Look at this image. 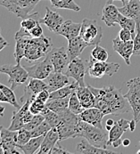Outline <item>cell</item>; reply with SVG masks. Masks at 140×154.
I'll return each mask as SVG.
<instances>
[{"label": "cell", "mask_w": 140, "mask_h": 154, "mask_svg": "<svg viewBox=\"0 0 140 154\" xmlns=\"http://www.w3.org/2000/svg\"><path fill=\"white\" fill-rule=\"evenodd\" d=\"M92 91L95 97L104 100L111 110V114L119 115L122 113H128L132 111L128 100L122 95L120 89H117L113 86L103 88H95L88 86Z\"/></svg>", "instance_id": "1"}, {"label": "cell", "mask_w": 140, "mask_h": 154, "mask_svg": "<svg viewBox=\"0 0 140 154\" xmlns=\"http://www.w3.org/2000/svg\"><path fill=\"white\" fill-rule=\"evenodd\" d=\"M58 115L60 116L61 121L57 125L56 128L59 133L60 141L79 137V123L81 121L79 116L71 112L69 109L59 113Z\"/></svg>", "instance_id": "2"}, {"label": "cell", "mask_w": 140, "mask_h": 154, "mask_svg": "<svg viewBox=\"0 0 140 154\" xmlns=\"http://www.w3.org/2000/svg\"><path fill=\"white\" fill-rule=\"evenodd\" d=\"M53 49V43L50 38L44 35L39 38H30L26 45L24 58L29 62H36L46 57Z\"/></svg>", "instance_id": "3"}, {"label": "cell", "mask_w": 140, "mask_h": 154, "mask_svg": "<svg viewBox=\"0 0 140 154\" xmlns=\"http://www.w3.org/2000/svg\"><path fill=\"white\" fill-rule=\"evenodd\" d=\"M79 137L87 139L91 144L96 147L107 149V142L109 138V133L105 132L103 128L95 127L83 120L79 123Z\"/></svg>", "instance_id": "4"}, {"label": "cell", "mask_w": 140, "mask_h": 154, "mask_svg": "<svg viewBox=\"0 0 140 154\" xmlns=\"http://www.w3.org/2000/svg\"><path fill=\"white\" fill-rule=\"evenodd\" d=\"M79 36L89 45H97L103 38L102 27L96 21L85 18L81 23Z\"/></svg>", "instance_id": "5"}, {"label": "cell", "mask_w": 140, "mask_h": 154, "mask_svg": "<svg viewBox=\"0 0 140 154\" xmlns=\"http://www.w3.org/2000/svg\"><path fill=\"white\" fill-rule=\"evenodd\" d=\"M0 72L5 73L8 76V83L10 84L13 90L23 84H25L30 78L25 67L22 66L21 63H16L15 65H1Z\"/></svg>", "instance_id": "6"}, {"label": "cell", "mask_w": 140, "mask_h": 154, "mask_svg": "<svg viewBox=\"0 0 140 154\" xmlns=\"http://www.w3.org/2000/svg\"><path fill=\"white\" fill-rule=\"evenodd\" d=\"M120 69V64L115 63H107L97 61L90 55L88 65V73L90 78L101 79L104 75L112 77Z\"/></svg>", "instance_id": "7"}, {"label": "cell", "mask_w": 140, "mask_h": 154, "mask_svg": "<svg viewBox=\"0 0 140 154\" xmlns=\"http://www.w3.org/2000/svg\"><path fill=\"white\" fill-rule=\"evenodd\" d=\"M126 85L129 90L124 96L129 103L133 117L137 120L140 113V77L129 79L126 82Z\"/></svg>", "instance_id": "8"}, {"label": "cell", "mask_w": 140, "mask_h": 154, "mask_svg": "<svg viewBox=\"0 0 140 154\" xmlns=\"http://www.w3.org/2000/svg\"><path fill=\"white\" fill-rule=\"evenodd\" d=\"M88 65L89 61H85L79 56L70 61L66 71L64 73L68 77L74 79L80 87H86L85 74L88 71Z\"/></svg>", "instance_id": "9"}, {"label": "cell", "mask_w": 140, "mask_h": 154, "mask_svg": "<svg viewBox=\"0 0 140 154\" xmlns=\"http://www.w3.org/2000/svg\"><path fill=\"white\" fill-rule=\"evenodd\" d=\"M47 56L50 59L54 66V70L56 72H64V69L70 62L68 50L65 47H53Z\"/></svg>", "instance_id": "10"}, {"label": "cell", "mask_w": 140, "mask_h": 154, "mask_svg": "<svg viewBox=\"0 0 140 154\" xmlns=\"http://www.w3.org/2000/svg\"><path fill=\"white\" fill-rule=\"evenodd\" d=\"M25 69L28 71L30 78L39 79L43 80L46 79L53 71H54V66L48 56H46L43 61L38 62L32 66L25 67Z\"/></svg>", "instance_id": "11"}, {"label": "cell", "mask_w": 140, "mask_h": 154, "mask_svg": "<svg viewBox=\"0 0 140 154\" xmlns=\"http://www.w3.org/2000/svg\"><path fill=\"white\" fill-rule=\"evenodd\" d=\"M43 90H48L47 84L45 82V80L30 78L24 89L23 94L20 98L21 103L23 104L27 101H33L37 97V95Z\"/></svg>", "instance_id": "12"}, {"label": "cell", "mask_w": 140, "mask_h": 154, "mask_svg": "<svg viewBox=\"0 0 140 154\" xmlns=\"http://www.w3.org/2000/svg\"><path fill=\"white\" fill-rule=\"evenodd\" d=\"M32 38L30 31L25 29L21 27V29L16 32L14 36L15 39V48H14V58L16 63H21L22 59L24 58L25 54V48L28 40Z\"/></svg>", "instance_id": "13"}, {"label": "cell", "mask_w": 140, "mask_h": 154, "mask_svg": "<svg viewBox=\"0 0 140 154\" xmlns=\"http://www.w3.org/2000/svg\"><path fill=\"white\" fill-rule=\"evenodd\" d=\"M2 147L5 154H20L17 148V131H12L9 128L2 127Z\"/></svg>", "instance_id": "14"}, {"label": "cell", "mask_w": 140, "mask_h": 154, "mask_svg": "<svg viewBox=\"0 0 140 154\" xmlns=\"http://www.w3.org/2000/svg\"><path fill=\"white\" fill-rule=\"evenodd\" d=\"M114 50L117 52L125 61L127 65H130V57L133 54L134 42L133 40L122 41L119 37L113 39Z\"/></svg>", "instance_id": "15"}, {"label": "cell", "mask_w": 140, "mask_h": 154, "mask_svg": "<svg viewBox=\"0 0 140 154\" xmlns=\"http://www.w3.org/2000/svg\"><path fill=\"white\" fill-rule=\"evenodd\" d=\"M119 11L121 14L133 19L137 23V31L140 30V0H128Z\"/></svg>", "instance_id": "16"}, {"label": "cell", "mask_w": 140, "mask_h": 154, "mask_svg": "<svg viewBox=\"0 0 140 154\" xmlns=\"http://www.w3.org/2000/svg\"><path fill=\"white\" fill-rule=\"evenodd\" d=\"M39 23H43L47 27V29L54 32V33H57L59 28L61 27V25L64 23V18L63 16H61L57 12H54L52 11L49 7H46V15L44 18L39 19Z\"/></svg>", "instance_id": "17"}, {"label": "cell", "mask_w": 140, "mask_h": 154, "mask_svg": "<svg viewBox=\"0 0 140 154\" xmlns=\"http://www.w3.org/2000/svg\"><path fill=\"white\" fill-rule=\"evenodd\" d=\"M79 116L81 120H83L90 125H93L95 127H98V128H103L102 120L105 115L98 108L91 107V108L85 109L80 114H79Z\"/></svg>", "instance_id": "18"}, {"label": "cell", "mask_w": 140, "mask_h": 154, "mask_svg": "<svg viewBox=\"0 0 140 154\" xmlns=\"http://www.w3.org/2000/svg\"><path fill=\"white\" fill-rule=\"evenodd\" d=\"M45 82L47 84L48 91L54 92L57 89L64 88L70 84L69 77L65 75L64 72H56L53 71L46 79H44Z\"/></svg>", "instance_id": "19"}, {"label": "cell", "mask_w": 140, "mask_h": 154, "mask_svg": "<svg viewBox=\"0 0 140 154\" xmlns=\"http://www.w3.org/2000/svg\"><path fill=\"white\" fill-rule=\"evenodd\" d=\"M60 141L59 133L56 128H52L44 137V140L41 143L39 150L37 152L38 154H50L51 150L54 147V145Z\"/></svg>", "instance_id": "20"}, {"label": "cell", "mask_w": 140, "mask_h": 154, "mask_svg": "<svg viewBox=\"0 0 140 154\" xmlns=\"http://www.w3.org/2000/svg\"><path fill=\"white\" fill-rule=\"evenodd\" d=\"M30 101H27L22 105L21 108L17 109V110L13 112V117L11 120V124L9 129L12 131H18L24 127V116L27 111L30 110Z\"/></svg>", "instance_id": "21"}, {"label": "cell", "mask_w": 140, "mask_h": 154, "mask_svg": "<svg viewBox=\"0 0 140 154\" xmlns=\"http://www.w3.org/2000/svg\"><path fill=\"white\" fill-rule=\"evenodd\" d=\"M120 13L119 8H117L113 4H106L101 13V19L106 24L107 27H113L118 24V19Z\"/></svg>", "instance_id": "22"}, {"label": "cell", "mask_w": 140, "mask_h": 154, "mask_svg": "<svg viewBox=\"0 0 140 154\" xmlns=\"http://www.w3.org/2000/svg\"><path fill=\"white\" fill-rule=\"evenodd\" d=\"M80 29H81V23H76L70 20H68L64 22L56 34L64 37L65 38H67V40H70L71 38L79 36Z\"/></svg>", "instance_id": "23"}, {"label": "cell", "mask_w": 140, "mask_h": 154, "mask_svg": "<svg viewBox=\"0 0 140 154\" xmlns=\"http://www.w3.org/2000/svg\"><path fill=\"white\" fill-rule=\"evenodd\" d=\"M76 152L80 154H116L113 151L95 146L85 138L76 145Z\"/></svg>", "instance_id": "24"}, {"label": "cell", "mask_w": 140, "mask_h": 154, "mask_svg": "<svg viewBox=\"0 0 140 154\" xmlns=\"http://www.w3.org/2000/svg\"><path fill=\"white\" fill-rule=\"evenodd\" d=\"M41 0H18V7L19 12L17 14V17L21 19H26L30 17L36 18L39 14L38 13H32L35 6L38 5V3Z\"/></svg>", "instance_id": "25"}, {"label": "cell", "mask_w": 140, "mask_h": 154, "mask_svg": "<svg viewBox=\"0 0 140 154\" xmlns=\"http://www.w3.org/2000/svg\"><path fill=\"white\" fill-rule=\"evenodd\" d=\"M88 46H89V45L86 43L80 38V36H78L74 38H71L70 40H68L67 50H68L70 61L79 57L82 54V52L85 50V48Z\"/></svg>", "instance_id": "26"}, {"label": "cell", "mask_w": 140, "mask_h": 154, "mask_svg": "<svg viewBox=\"0 0 140 154\" xmlns=\"http://www.w3.org/2000/svg\"><path fill=\"white\" fill-rule=\"evenodd\" d=\"M76 94L82 104V106L85 109L95 107V97L92 93V91L89 89V88L87 87H80L79 86L76 89Z\"/></svg>", "instance_id": "27"}, {"label": "cell", "mask_w": 140, "mask_h": 154, "mask_svg": "<svg viewBox=\"0 0 140 154\" xmlns=\"http://www.w3.org/2000/svg\"><path fill=\"white\" fill-rule=\"evenodd\" d=\"M44 137L45 135L32 137L27 143H25L24 145H19L17 146V148L20 149V151L24 154L36 153L40 148L41 143L44 140Z\"/></svg>", "instance_id": "28"}, {"label": "cell", "mask_w": 140, "mask_h": 154, "mask_svg": "<svg viewBox=\"0 0 140 154\" xmlns=\"http://www.w3.org/2000/svg\"><path fill=\"white\" fill-rule=\"evenodd\" d=\"M69 97L58 98V99H49L46 103V106L50 110L56 112L57 114L69 109Z\"/></svg>", "instance_id": "29"}, {"label": "cell", "mask_w": 140, "mask_h": 154, "mask_svg": "<svg viewBox=\"0 0 140 154\" xmlns=\"http://www.w3.org/2000/svg\"><path fill=\"white\" fill-rule=\"evenodd\" d=\"M79 86V83L75 80L74 82H71V83L68 84L67 86H65L64 88L57 89V90H55L54 92H51L49 99H58V98L69 97L70 94H72V92H74Z\"/></svg>", "instance_id": "30"}, {"label": "cell", "mask_w": 140, "mask_h": 154, "mask_svg": "<svg viewBox=\"0 0 140 154\" xmlns=\"http://www.w3.org/2000/svg\"><path fill=\"white\" fill-rule=\"evenodd\" d=\"M51 5L56 9H66L73 12H79L80 7L74 0H49Z\"/></svg>", "instance_id": "31"}, {"label": "cell", "mask_w": 140, "mask_h": 154, "mask_svg": "<svg viewBox=\"0 0 140 154\" xmlns=\"http://www.w3.org/2000/svg\"><path fill=\"white\" fill-rule=\"evenodd\" d=\"M118 24L121 27V29L129 30L132 33L133 39H134V38L137 35V23L133 19L129 18L120 14L119 16V19H118Z\"/></svg>", "instance_id": "32"}, {"label": "cell", "mask_w": 140, "mask_h": 154, "mask_svg": "<svg viewBox=\"0 0 140 154\" xmlns=\"http://www.w3.org/2000/svg\"><path fill=\"white\" fill-rule=\"evenodd\" d=\"M41 114L45 117V120L51 126V128H56L57 125L61 121L60 116L56 112H54L52 110H50L49 108H47V106L45 107L44 110H42Z\"/></svg>", "instance_id": "33"}, {"label": "cell", "mask_w": 140, "mask_h": 154, "mask_svg": "<svg viewBox=\"0 0 140 154\" xmlns=\"http://www.w3.org/2000/svg\"><path fill=\"white\" fill-rule=\"evenodd\" d=\"M69 110L79 115L80 114L83 110H85V108L82 106L77 94H76V90L74 92H72V94L70 95V100H69Z\"/></svg>", "instance_id": "34"}, {"label": "cell", "mask_w": 140, "mask_h": 154, "mask_svg": "<svg viewBox=\"0 0 140 154\" xmlns=\"http://www.w3.org/2000/svg\"><path fill=\"white\" fill-rule=\"evenodd\" d=\"M126 132L123 128H121L117 122H115V124L114 125V127L112 128V129L109 131V138H108V142H107V146H111L113 145V143L121 138L122 134Z\"/></svg>", "instance_id": "35"}, {"label": "cell", "mask_w": 140, "mask_h": 154, "mask_svg": "<svg viewBox=\"0 0 140 154\" xmlns=\"http://www.w3.org/2000/svg\"><path fill=\"white\" fill-rule=\"evenodd\" d=\"M0 89L4 92V94H5V96L7 97L8 101H9V104H12L15 109H19L21 108L20 105L18 104V102L16 100L15 94L14 93V90L11 88H8L5 85H3L2 83H0Z\"/></svg>", "instance_id": "36"}, {"label": "cell", "mask_w": 140, "mask_h": 154, "mask_svg": "<svg viewBox=\"0 0 140 154\" xmlns=\"http://www.w3.org/2000/svg\"><path fill=\"white\" fill-rule=\"evenodd\" d=\"M95 47H94V49L91 51V56L93 57L94 59L97 60V61H102V62H106L109 55H108V53L107 51L100 46L99 45H95Z\"/></svg>", "instance_id": "37"}, {"label": "cell", "mask_w": 140, "mask_h": 154, "mask_svg": "<svg viewBox=\"0 0 140 154\" xmlns=\"http://www.w3.org/2000/svg\"><path fill=\"white\" fill-rule=\"evenodd\" d=\"M51 128H52L51 126L47 123L46 120H44L39 126H38L34 129L30 130L31 137H38V136H41V135H46L47 133Z\"/></svg>", "instance_id": "38"}, {"label": "cell", "mask_w": 140, "mask_h": 154, "mask_svg": "<svg viewBox=\"0 0 140 154\" xmlns=\"http://www.w3.org/2000/svg\"><path fill=\"white\" fill-rule=\"evenodd\" d=\"M0 5L6 8L10 13L17 16L19 12L18 0H0Z\"/></svg>", "instance_id": "39"}, {"label": "cell", "mask_w": 140, "mask_h": 154, "mask_svg": "<svg viewBox=\"0 0 140 154\" xmlns=\"http://www.w3.org/2000/svg\"><path fill=\"white\" fill-rule=\"evenodd\" d=\"M31 134L30 131L26 128H21L17 131V146L24 145L31 139Z\"/></svg>", "instance_id": "40"}, {"label": "cell", "mask_w": 140, "mask_h": 154, "mask_svg": "<svg viewBox=\"0 0 140 154\" xmlns=\"http://www.w3.org/2000/svg\"><path fill=\"white\" fill-rule=\"evenodd\" d=\"M46 107V103L40 101L38 98H35L33 101L30 102V110L31 111L32 114L36 115V114H40L42 112V110L45 109Z\"/></svg>", "instance_id": "41"}, {"label": "cell", "mask_w": 140, "mask_h": 154, "mask_svg": "<svg viewBox=\"0 0 140 154\" xmlns=\"http://www.w3.org/2000/svg\"><path fill=\"white\" fill-rule=\"evenodd\" d=\"M44 120H45V117L41 113L40 114H36V115L33 116L32 119L29 123H27V124L24 125L23 128L30 131V130L34 129L35 128H37L38 126H39Z\"/></svg>", "instance_id": "42"}, {"label": "cell", "mask_w": 140, "mask_h": 154, "mask_svg": "<svg viewBox=\"0 0 140 154\" xmlns=\"http://www.w3.org/2000/svg\"><path fill=\"white\" fill-rule=\"evenodd\" d=\"M39 22V20H36V18H34V17L26 18V19H23V21L21 22V27L30 31V30H31Z\"/></svg>", "instance_id": "43"}, {"label": "cell", "mask_w": 140, "mask_h": 154, "mask_svg": "<svg viewBox=\"0 0 140 154\" xmlns=\"http://www.w3.org/2000/svg\"><path fill=\"white\" fill-rule=\"evenodd\" d=\"M118 37L122 40V41H129V40H133V35L132 33L125 29H121L119 31Z\"/></svg>", "instance_id": "44"}, {"label": "cell", "mask_w": 140, "mask_h": 154, "mask_svg": "<svg viewBox=\"0 0 140 154\" xmlns=\"http://www.w3.org/2000/svg\"><path fill=\"white\" fill-rule=\"evenodd\" d=\"M134 42V50L133 54L135 55H140V30L137 31V35L133 39Z\"/></svg>", "instance_id": "45"}, {"label": "cell", "mask_w": 140, "mask_h": 154, "mask_svg": "<svg viewBox=\"0 0 140 154\" xmlns=\"http://www.w3.org/2000/svg\"><path fill=\"white\" fill-rule=\"evenodd\" d=\"M30 33L32 38H39L43 36V29L40 26V23L39 22L31 30H30Z\"/></svg>", "instance_id": "46"}, {"label": "cell", "mask_w": 140, "mask_h": 154, "mask_svg": "<svg viewBox=\"0 0 140 154\" xmlns=\"http://www.w3.org/2000/svg\"><path fill=\"white\" fill-rule=\"evenodd\" d=\"M50 154H70V152L69 151L64 149V148L60 145V143H59V142H58V143L54 145V147L51 150Z\"/></svg>", "instance_id": "47"}, {"label": "cell", "mask_w": 140, "mask_h": 154, "mask_svg": "<svg viewBox=\"0 0 140 154\" xmlns=\"http://www.w3.org/2000/svg\"><path fill=\"white\" fill-rule=\"evenodd\" d=\"M49 96H50V92H49L48 90H43V91H41V92L37 95L36 98L39 99L40 101H42V102H44V103H47V101L49 100Z\"/></svg>", "instance_id": "48"}, {"label": "cell", "mask_w": 140, "mask_h": 154, "mask_svg": "<svg viewBox=\"0 0 140 154\" xmlns=\"http://www.w3.org/2000/svg\"><path fill=\"white\" fill-rule=\"evenodd\" d=\"M117 124L121 128H123L125 131H127L128 129H129V124H130V121H129L128 119H119L118 121H116Z\"/></svg>", "instance_id": "49"}, {"label": "cell", "mask_w": 140, "mask_h": 154, "mask_svg": "<svg viewBox=\"0 0 140 154\" xmlns=\"http://www.w3.org/2000/svg\"><path fill=\"white\" fill-rule=\"evenodd\" d=\"M8 45V43L7 41L2 37L1 35V28H0V51H2L5 47H6Z\"/></svg>", "instance_id": "50"}, {"label": "cell", "mask_w": 140, "mask_h": 154, "mask_svg": "<svg viewBox=\"0 0 140 154\" xmlns=\"http://www.w3.org/2000/svg\"><path fill=\"white\" fill-rule=\"evenodd\" d=\"M0 103H9V101L7 99V97L5 96V94H4V92L0 89Z\"/></svg>", "instance_id": "51"}, {"label": "cell", "mask_w": 140, "mask_h": 154, "mask_svg": "<svg viewBox=\"0 0 140 154\" xmlns=\"http://www.w3.org/2000/svg\"><path fill=\"white\" fill-rule=\"evenodd\" d=\"M138 122L136 121L135 119H133L130 120V124H129V131L130 132H134L135 131V129H136V124Z\"/></svg>", "instance_id": "52"}, {"label": "cell", "mask_w": 140, "mask_h": 154, "mask_svg": "<svg viewBox=\"0 0 140 154\" xmlns=\"http://www.w3.org/2000/svg\"><path fill=\"white\" fill-rule=\"evenodd\" d=\"M120 145H122V140H121V138L119 139V140H117V141H115V142L113 143V146H114V148L120 147Z\"/></svg>", "instance_id": "53"}, {"label": "cell", "mask_w": 140, "mask_h": 154, "mask_svg": "<svg viewBox=\"0 0 140 154\" xmlns=\"http://www.w3.org/2000/svg\"><path fill=\"white\" fill-rule=\"evenodd\" d=\"M129 144H130V140L129 139L126 138V139L122 140V145L124 147H128V146H129Z\"/></svg>", "instance_id": "54"}, {"label": "cell", "mask_w": 140, "mask_h": 154, "mask_svg": "<svg viewBox=\"0 0 140 154\" xmlns=\"http://www.w3.org/2000/svg\"><path fill=\"white\" fill-rule=\"evenodd\" d=\"M115 124V121L114 120H113L112 119H107L106 120V125H108V126H114Z\"/></svg>", "instance_id": "55"}, {"label": "cell", "mask_w": 140, "mask_h": 154, "mask_svg": "<svg viewBox=\"0 0 140 154\" xmlns=\"http://www.w3.org/2000/svg\"><path fill=\"white\" fill-rule=\"evenodd\" d=\"M114 1H120V2L124 5V4H126V3H127V1H128V0H107V3H106V4H113V2H114Z\"/></svg>", "instance_id": "56"}, {"label": "cell", "mask_w": 140, "mask_h": 154, "mask_svg": "<svg viewBox=\"0 0 140 154\" xmlns=\"http://www.w3.org/2000/svg\"><path fill=\"white\" fill-rule=\"evenodd\" d=\"M4 111H5V107L0 104V117H4Z\"/></svg>", "instance_id": "57"}, {"label": "cell", "mask_w": 140, "mask_h": 154, "mask_svg": "<svg viewBox=\"0 0 140 154\" xmlns=\"http://www.w3.org/2000/svg\"><path fill=\"white\" fill-rule=\"evenodd\" d=\"M2 127H3V126H0V146L2 145V134H1V130H2Z\"/></svg>", "instance_id": "58"}, {"label": "cell", "mask_w": 140, "mask_h": 154, "mask_svg": "<svg viewBox=\"0 0 140 154\" xmlns=\"http://www.w3.org/2000/svg\"><path fill=\"white\" fill-rule=\"evenodd\" d=\"M0 154H5V151H4V149H3L2 145L0 146Z\"/></svg>", "instance_id": "59"}, {"label": "cell", "mask_w": 140, "mask_h": 154, "mask_svg": "<svg viewBox=\"0 0 140 154\" xmlns=\"http://www.w3.org/2000/svg\"><path fill=\"white\" fill-rule=\"evenodd\" d=\"M137 122H138V121H140V113L138 114V119H137V120H136Z\"/></svg>", "instance_id": "60"}, {"label": "cell", "mask_w": 140, "mask_h": 154, "mask_svg": "<svg viewBox=\"0 0 140 154\" xmlns=\"http://www.w3.org/2000/svg\"><path fill=\"white\" fill-rule=\"evenodd\" d=\"M137 153L140 154V149H139V150H138V152H137Z\"/></svg>", "instance_id": "61"}]
</instances>
